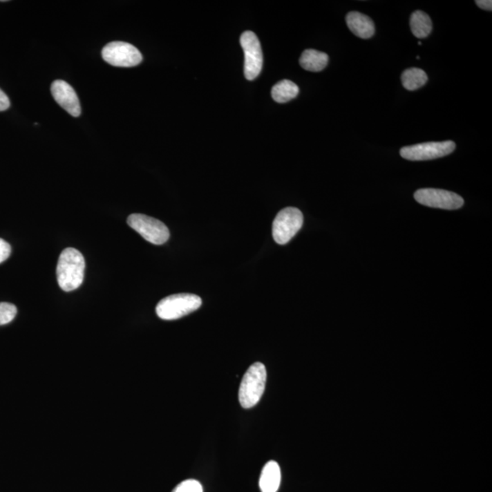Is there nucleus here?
<instances>
[{
    "mask_svg": "<svg viewBox=\"0 0 492 492\" xmlns=\"http://www.w3.org/2000/svg\"><path fill=\"white\" fill-rule=\"evenodd\" d=\"M245 53V75L248 81H254L258 77L263 68V51L261 44L256 33L245 31L240 39Z\"/></svg>",
    "mask_w": 492,
    "mask_h": 492,
    "instance_id": "9",
    "label": "nucleus"
},
{
    "mask_svg": "<svg viewBox=\"0 0 492 492\" xmlns=\"http://www.w3.org/2000/svg\"><path fill=\"white\" fill-rule=\"evenodd\" d=\"M201 305V297L196 294H173L165 297L158 303L156 314L161 319L176 320L193 313Z\"/></svg>",
    "mask_w": 492,
    "mask_h": 492,
    "instance_id": "3",
    "label": "nucleus"
},
{
    "mask_svg": "<svg viewBox=\"0 0 492 492\" xmlns=\"http://www.w3.org/2000/svg\"><path fill=\"white\" fill-rule=\"evenodd\" d=\"M51 93L56 102L71 116L81 115V103L75 91L68 83L61 79L54 82L51 85Z\"/></svg>",
    "mask_w": 492,
    "mask_h": 492,
    "instance_id": "10",
    "label": "nucleus"
},
{
    "mask_svg": "<svg viewBox=\"0 0 492 492\" xmlns=\"http://www.w3.org/2000/svg\"><path fill=\"white\" fill-rule=\"evenodd\" d=\"M11 254V246L5 240L0 238V264L6 261Z\"/></svg>",
    "mask_w": 492,
    "mask_h": 492,
    "instance_id": "19",
    "label": "nucleus"
},
{
    "mask_svg": "<svg viewBox=\"0 0 492 492\" xmlns=\"http://www.w3.org/2000/svg\"><path fill=\"white\" fill-rule=\"evenodd\" d=\"M10 102L8 97L2 90H0V111H4L10 108Z\"/></svg>",
    "mask_w": 492,
    "mask_h": 492,
    "instance_id": "20",
    "label": "nucleus"
},
{
    "mask_svg": "<svg viewBox=\"0 0 492 492\" xmlns=\"http://www.w3.org/2000/svg\"><path fill=\"white\" fill-rule=\"evenodd\" d=\"M455 149L452 141L424 142L401 148L400 155L408 161H430L450 155Z\"/></svg>",
    "mask_w": 492,
    "mask_h": 492,
    "instance_id": "6",
    "label": "nucleus"
},
{
    "mask_svg": "<svg viewBox=\"0 0 492 492\" xmlns=\"http://www.w3.org/2000/svg\"><path fill=\"white\" fill-rule=\"evenodd\" d=\"M304 216L299 209L287 207L280 211L274 220L273 237L278 245H287L301 229Z\"/></svg>",
    "mask_w": 492,
    "mask_h": 492,
    "instance_id": "4",
    "label": "nucleus"
},
{
    "mask_svg": "<svg viewBox=\"0 0 492 492\" xmlns=\"http://www.w3.org/2000/svg\"><path fill=\"white\" fill-rule=\"evenodd\" d=\"M102 58L114 67H135L142 61V53L130 43L113 41L106 45L102 50Z\"/></svg>",
    "mask_w": 492,
    "mask_h": 492,
    "instance_id": "7",
    "label": "nucleus"
},
{
    "mask_svg": "<svg viewBox=\"0 0 492 492\" xmlns=\"http://www.w3.org/2000/svg\"><path fill=\"white\" fill-rule=\"evenodd\" d=\"M477 7L482 8V10L491 11L492 10V1L491 0H476L475 1Z\"/></svg>",
    "mask_w": 492,
    "mask_h": 492,
    "instance_id": "21",
    "label": "nucleus"
},
{
    "mask_svg": "<svg viewBox=\"0 0 492 492\" xmlns=\"http://www.w3.org/2000/svg\"><path fill=\"white\" fill-rule=\"evenodd\" d=\"M428 79L427 73L417 68H408L401 75L403 87L410 91L423 87L427 83Z\"/></svg>",
    "mask_w": 492,
    "mask_h": 492,
    "instance_id": "16",
    "label": "nucleus"
},
{
    "mask_svg": "<svg viewBox=\"0 0 492 492\" xmlns=\"http://www.w3.org/2000/svg\"><path fill=\"white\" fill-rule=\"evenodd\" d=\"M349 30L360 39H368L372 38L375 34V24L369 17L364 14L351 11L346 18Z\"/></svg>",
    "mask_w": 492,
    "mask_h": 492,
    "instance_id": "11",
    "label": "nucleus"
},
{
    "mask_svg": "<svg viewBox=\"0 0 492 492\" xmlns=\"http://www.w3.org/2000/svg\"><path fill=\"white\" fill-rule=\"evenodd\" d=\"M410 28L416 38H427L432 30V21L430 16L422 10L415 11L410 17Z\"/></svg>",
    "mask_w": 492,
    "mask_h": 492,
    "instance_id": "14",
    "label": "nucleus"
},
{
    "mask_svg": "<svg viewBox=\"0 0 492 492\" xmlns=\"http://www.w3.org/2000/svg\"><path fill=\"white\" fill-rule=\"evenodd\" d=\"M267 377V369L262 363H254L247 369L239 388V401L243 408H254L260 401L265 392Z\"/></svg>",
    "mask_w": 492,
    "mask_h": 492,
    "instance_id": "2",
    "label": "nucleus"
},
{
    "mask_svg": "<svg viewBox=\"0 0 492 492\" xmlns=\"http://www.w3.org/2000/svg\"><path fill=\"white\" fill-rule=\"evenodd\" d=\"M17 308L10 303H0V325L8 324L15 319Z\"/></svg>",
    "mask_w": 492,
    "mask_h": 492,
    "instance_id": "17",
    "label": "nucleus"
},
{
    "mask_svg": "<svg viewBox=\"0 0 492 492\" xmlns=\"http://www.w3.org/2000/svg\"><path fill=\"white\" fill-rule=\"evenodd\" d=\"M414 198L420 205L443 210H457L464 205L459 194L442 189H419L414 193Z\"/></svg>",
    "mask_w": 492,
    "mask_h": 492,
    "instance_id": "8",
    "label": "nucleus"
},
{
    "mask_svg": "<svg viewBox=\"0 0 492 492\" xmlns=\"http://www.w3.org/2000/svg\"><path fill=\"white\" fill-rule=\"evenodd\" d=\"M299 93V86L293 82L284 79L277 82L272 88V97L274 101L278 103H285L296 98Z\"/></svg>",
    "mask_w": 492,
    "mask_h": 492,
    "instance_id": "15",
    "label": "nucleus"
},
{
    "mask_svg": "<svg viewBox=\"0 0 492 492\" xmlns=\"http://www.w3.org/2000/svg\"><path fill=\"white\" fill-rule=\"evenodd\" d=\"M281 483V471L278 463L269 462L263 469L259 486L262 492H277Z\"/></svg>",
    "mask_w": 492,
    "mask_h": 492,
    "instance_id": "12",
    "label": "nucleus"
},
{
    "mask_svg": "<svg viewBox=\"0 0 492 492\" xmlns=\"http://www.w3.org/2000/svg\"><path fill=\"white\" fill-rule=\"evenodd\" d=\"M127 223L130 227L151 244L164 245L170 238V231L167 226L153 217L145 214H133L128 217Z\"/></svg>",
    "mask_w": 492,
    "mask_h": 492,
    "instance_id": "5",
    "label": "nucleus"
},
{
    "mask_svg": "<svg viewBox=\"0 0 492 492\" xmlns=\"http://www.w3.org/2000/svg\"><path fill=\"white\" fill-rule=\"evenodd\" d=\"M85 260L77 249L66 248L59 256L57 278L63 291L70 292L81 287L84 279Z\"/></svg>",
    "mask_w": 492,
    "mask_h": 492,
    "instance_id": "1",
    "label": "nucleus"
},
{
    "mask_svg": "<svg viewBox=\"0 0 492 492\" xmlns=\"http://www.w3.org/2000/svg\"><path fill=\"white\" fill-rule=\"evenodd\" d=\"M328 59L327 53L316 50H305L300 57L299 62L304 70L319 73L327 67Z\"/></svg>",
    "mask_w": 492,
    "mask_h": 492,
    "instance_id": "13",
    "label": "nucleus"
},
{
    "mask_svg": "<svg viewBox=\"0 0 492 492\" xmlns=\"http://www.w3.org/2000/svg\"><path fill=\"white\" fill-rule=\"evenodd\" d=\"M171 492H204L201 483L196 480H186Z\"/></svg>",
    "mask_w": 492,
    "mask_h": 492,
    "instance_id": "18",
    "label": "nucleus"
}]
</instances>
